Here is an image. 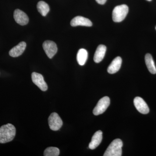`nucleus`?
Returning a JSON list of instances; mask_svg holds the SVG:
<instances>
[{"instance_id":"11","label":"nucleus","mask_w":156,"mask_h":156,"mask_svg":"<svg viewBox=\"0 0 156 156\" xmlns=\"http://www.w3.org/2000/svg\"><path fill=\"white\" fill-rule=\"evenodd\" d=\"M26 48V44L25 42H21L15 46L9 51V54L11 57H18L21 55L25 50Z\"/></svg>"},{"instance_id":"4","label":"nucleus","mask_w":156,"mask_h":156,"mask_svg":"<svg viewBox=\"0 0 156 156\" xmlns=\"http://www.w3.org/2000/svg\"><path fill=\"white\" fill-rule=\"evenodd\" d=\"M110 104V100L108 96H105L101 98L93 109V114L95 115H98L103 113L109 106Z\"/></svg>"},{"instance_id":"16","label":"nucleus","mask_w":156,"mask_h":156,"mask_svg":"<svg viewBox=\"0 0 156 156\" xmlns=\"http://www.w3.org/2000/svg\"><path fill=\"white\" fill-rule=\"evenodd\" d=\"M88 53L87 50L81 49L78 51L77 54V60L80 66H83L86 63L88 58Z\"/></svg>"},{"instance_id":"18","label":"nucleus","mask_w":156,"mask_h":156,"mask_svg":"<svg viewBox=\"0 0 156 156\" xmlns=\"http://www.w3.org/2000/svg\"><path fill=\"white\" fill-rule=\"evenodd\" d=\"M59 154V150L58 148L53 147L47 148L44 153L45 156H58Z\"/></svg>"},{"instance_id":"1","label":"nucleus","mask_w":156,"mask_h":156,"mask_svg":"<svg viewBox=\"0 0 156 156\" xmlns=\"http://www.w3.org/2000/svg\"><path fill=\"white\" fill-rule=\"evenodd\" d=\"M16 130L12 124H7L0 128V144L10 142L14 139L16 135Z\"/></svg>"},{"instance_id":"5","label":"nucleus","mask_w":156,"mask_h":156,"mask_svg":"<svg viewBox=\"0 0 156 156\" xmlns=\"http://www.w3.org/2000/svg\"><path fill=\"white\" fill-rule=\"evenodd\" d=\"M48 123L50 129L54 131L59 130L63 124L61 118L56 112L52 113L50 115L48 118Z\"/></svg>"},{"instance_id":"7","label":"nucleus","mask_w":156,"mask_h":156,"mask_svg":"<svg viewBox=\"0 0 156 156\" xmlns=\"http://www.w3.org/2000/svg\"><path fill=\"white\" fill-rule=\"evenodd\" d=\"M31 78L34 83L42 91H46L48 90V85L45 82L44 77L41 74L34 72L32 73Z\"/></svg>"},{"instance_id":"14","label":"nucleus","mask_w":156,"mask_h":156,"mask_svg":"<svg viewBox=\"0 0 156 156\" xmlns=\"http://www.w3.org/2000/svg\"><path fill=\"white\" fill-rule=\"evenodd\" d=\"M106 51V47L105 45L98 46L94 56V61L96 63H99L103 60Z\"/></svg>"},{"instance_id":"17","label":"nucleus","mask_w":156,"mask_h":156,"mask_svg":"<svg viewBox=\"0 0 156 156\" xmlns=\"http://www.w3.org/2000/svg\"><path fill=\"white\" fill-rule=\"evenodd\" d=\"M37 9L39 13L43 16H46L50 11L49 6L44 1H40L38 3Z\"/></svg>"},{"instance_id":"21","label":"nucleus","mask_w":156,"mask_h":156,"mask_svg":"<svg viewBox=\"0 0 156 156\" xmlns=\"http://www.w3.org/2000/svg\"></svg>"},{"instance_id":"9","label":"nucleus","mask_w":156,"mask_h":156,"mask_svg":"<svg viewBox=\"0 0 156 156\" xmlns=\"http://www.w3.org/2000/svg\"><path fill=\"white\" fill-rule=\"evenodd\" d=\"M14 17L15 21L20 25H26L29 22V18L27 15L23 11L16 9L14 11Z\"/></svg>"},{"instance_id":"3","label":"nucleus","mask_w":156,"mask_h":156,"mask_svg":"<svg viewBox=\"0 0 156 156\" xmlns=\"http://www.w3.org/2000/svg\"><path fill=\"white\" fill-rule=\"evenodd\" d=\"M129 11L128 6L122 5L115 7L112 12V19L114 22H120L126 18Z\"/></svg>"},{"instance_id":"20","label":"nucleus","mask_w":156,"mask_h":156,"mask_svg":"<svg viewBox=\"0 0 156 156\" xmlns=\"http://www.w3.org/2000/svg\"><path fill=\"white\" fill-rule=\"evenodd\" d=\"M147 1H151V0H147Z\"/></svg>"},{"instance_id":"6","label":"nucleus","mask_w":156,"mask_h":156,"mask_svg":"<svg viewBox=\"0 0 156 156\" xmlns=\"http://www.w3.org/2000/svg\"><path fill=\"white\" fill-rule=\"evenodd\" d=\"M43 47L45 53L50 58H53L58 50L56 43L52 41H45L43 43Z\"/></svg>"},{"instance_id":"12","label":"nucleus","mask_w":156,"mask_h":156,"mask_svg":"<svg viewBox=\"0 0 156 156\" xmlns=\"http://www.w3.org/2000/svg\"><path fill=\"white\" fill-rule=\"evenodd\" d=\"M122 64V59L120 56H118L113 59L108 68V72L109 74H114L119 71Z\"/></svg>"},{"instance_id":"19","label":"nucleus","mask_w":156,"mask_h":156,"mask_svg":"<svg viewBox=\"0 0 156 156\" xmlns=\"http://www.w3.org/2000/svg\"><path fill=\"white\" fill-rule=\"evenodd\" d=\"M95 1L100 5H104L106 3L107 0H95Z\"/></svg>"},{"instance_id":"2","label":"nucleus","mask_w":156,"mask_h":156,"mask_svg":"<svg viewBox=\"0 0 156 156\" xmlns=\"http://www.w3.org/2000/svg\"><path fill=\"white\" fill-rule=\"evenodd\" d=\"M122 146L123 142L121 139H115L109 145L103 156H121Z\"/></svg>"},{"instance_id":"15","label":"nucleus","mask_w":156,"mask_h":156,"mask_svg":"<svg viewBox=\"0 0 156 156\" xmlns=\"http://www.w3.org/2000/svg\"><path fill=\"white\" fill-rule=\"evenodd\" d=\"M145 61L146 65L149 71L153 74H155L156 73V68L152 56L149 53H147L145 56Z\"/></svg>"},{"instance_id":"13","label":"nucleus","mask_w":156,"mask_h":156,"mask_svg":"<svg viewBox=\"0 0 156 156\" xmlns=\"http://www.w3.org/2000/svg\"><path fill=\"white\" fill-rule=\"evenodd\" d=\"M102 140V132L100 130L96 131L92 136V140L89 143V147L90 149L94 150L100 144Z\"/></svg>"},{"instance_id":"8","label":"nucleus","mask_w":156,"mask_h":156,"mask_svg":"<svg viewBox=\"0 0 156 156\" xmlns=\"http://www.w3.org/2000/svg\"><path fill=\"white\" fill-rule=\"evenodd\" d=\"M134 106L137 110L143 114H147L149 112V108L147 105L142 98L136 97L134 100Z\"/></svg>"},{"instance_id":"10","label":"nucleus","mask_w":156,"mask_h":156,"mask_svg":"<svg viewBox=\"0 0 156 156\" xmlns=\"http://www.w3.org/2000/svg\"><path fill=\"white\" fill-rule=\"evenodd\" d=\"M70 24L72 27H91L92 25V22L89 19L82 16H77L73 18L71 21Z\"/></svg>"}]
</instances>
